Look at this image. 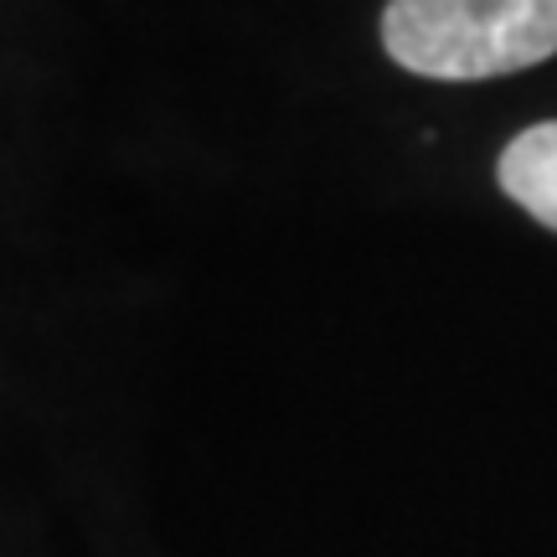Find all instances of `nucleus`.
<instances>
[{"instance_id": "obj_1", "label": "nucleus", "mask_w": 557, "mask_h": 557, "mask_svg": "<svg viewBox=\"0 0 557 557\" xmlns=\"http://www.w3.org/2000/svg\"><path fill=\"white\" fill-rule=\"evenodd\" d=\"M382 47L418 78H506L557 52V0H387Z\"/></svg>"}, {"instance_id": "obj_2", "label": "nucleus", "mask_w": 557, "mask_h": 557, "mask_svg": "<svg viewBox=\"0 0 557 557\" xmlns=\"http://www.w3.org/2000/svg\"><path fill=\"white\" fill-rule=\"evenodd\" d=\"M500 191L517 201L521 212H532L542 227L557 233V120L521 129L506 150H500Z\"/></svg>"}]
</instances>
